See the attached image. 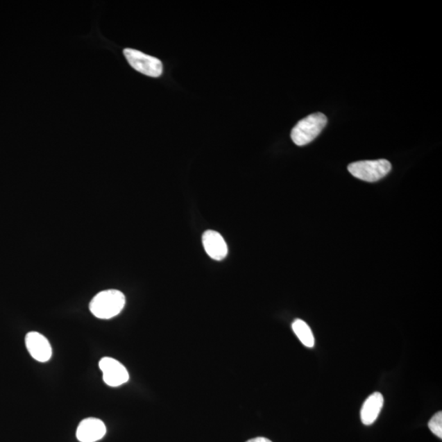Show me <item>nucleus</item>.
Wrapping results in <instances>:
<instances>
[{"label":"nucleus","mask_w":442,"mask_h":442,"mask_svg":"<svg viewBox=\"0 0 442 442\" xmlns=\"http://www.w3.org/2000/svg\"><path fill=\"white\" fill-rule=\"evenodd\" d=\"M126 305L125 295L119 290L100 291L91 300L90 309L95 317L109 320L119 314Z\"/></svg>","instance_id":"1"},{"label":"nucleus","mask_w":442,"mask_h":442,"mask_svg":"<svg viewBox=\"0 0 442 442\" xmlns=\"http://www.w3.org/2000/svg\"><path fill=\"white\" fill-rule=\"evenodd\" d=\"M327 117L325 114L317 112L312 114L300 120L291 130V138L298 146L307 145L312 142L321 133L327 125Z\"/></svg>","instance_id":"2"},{"label":"nucleus","mask_w":442,"mask_h":442,"mask_svg":"<svg viewBox=\"0 0 442 442\" xmlns=\"http://www.w3.org/2000/svg\"><path fill=\"white\" fill-rule=\"evenodd\" d=\"M391 169V163L385 159L375 161H362L350 164L348 171L357 179L375 182L385 177Z\"/></svg>","instance_id":"3"},{"label":"nucleus","mask_w":442,"mask_h":442,"mask_svg":"<svg viewBox=\"0 0 442 442\" xmlns=\"http://www.w3.org/2000/svg\"><path fill=\"white\" fill-rule=\"evenodd\" d=\"M124 56L129 65L137 71L151 77L162 76L163 66L158 58L132 49H126Z\"/></svg>","instance_id":"4"},{"label":"nucleus","mask_w":442,"mask_h":442,"mask_svg":"<svg viewBox=\"0 0 442 442\" xmlns=\"http://www.w3.org/2000/svg\"><path fill=\"white\" fill-rule=\"evenodd\" d=\"M105 384L110 386H119L129 381L130 375L126 367L117 359L104 357L99 362Z\"/></svg>","instance_id":"5"},{"label":"nucleus","mask_w":442,"mask_h":442,"mask_svg":"<svg viewBox=\"0 0 442 442\" xmlns=\"http://www.w3.org/2000/svg\"><path fill=\"white\" fill-rule=\"evenodd\" d=\"M26 346L31 357L39 362H47L52 357L49 340L38 332H30L26 336Z\"/></svg>","instance_id":"6"},{"label":"nucleus","mask_w":442,"mask_h":442,"mask_svg":"<svg viewBox=\"0 0 442 442\" xmlns=\"http://www.w3.org/2000/svg\"><path fill=\"white\" fill-rule=\"evenodd\" d=\"M107 428L101 419L87 418L80 423L76 437L80 442H96L106 434Z\"/></svg>","instance_id":"7"},{"label":"nucleus","mask_w":442,"mask_h":442,"mask_svg":"<svg viewBox=\"0 0 442 442\" xmlns=\"http://www.w3.org/2000/svg\"><path fill=\"white\" fill-rule=\"evenodd\" d=\"M203 244L208 256L216 261H221L228 254V246L221 234L207 230L203 235Z\"/></svg>","instance_id":"8"},{"label":"nucleus","mask_w":442,"mask_h":442,"mask_svg":"<svg viewBox=\"0 0 442 442\" xmlns=\"http://www.w3.org/2000/svg\"><path fill=\"white\" fill-rule=\"evenodd\" d=\"M384 403V396L380 393H375L368 396L361 410L362 421L364 425H371L377 420Z\"/></svg>","instance_id":"9"},{"label":"nucleus","mask_w":442,"mask_h":442,"mask_svg":"<svg viewBox=\"0 0 442 442\" xmlns=\"http://www.w3.org/2000/svg\"><path fill=\"white\" fill-rule=\"evenodd\" d=\"M293 330L303 345L313 348L314 338L311 328L302 320H296L293 323Z\"/></svg>","instance_id":"10"},{"label":"nucleus","mask_w":442,"mask_h":442,"mask_svg":"<svg viewBox=\"0 0 442 442\" xmlns=\"http://www.w3.org/2000/svg\"><path fill=\"white\" fill-rule=\"evenodd\" d=\"M428 427L432 432L439 439H442V413L441 411L437 412L434 417L430 419L428 423Z\"/></svg>","instance_id":"11"},{"label":"nucleus","mask_w":442,"mask_h":442,"mask_svg":"<svg viewBox=\"0 0 442 442\" xmlns=\"http://www.w3.org/2000/svg\"><path fill=\"white\" fill-rule=\"evenodd\" d=\"M247 442H272L271 440L265 439V437H256V439H250Z\"/></svg>","instance_id":"12"}]
</instances>
